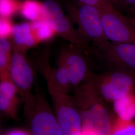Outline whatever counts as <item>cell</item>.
<instances>
[{
	"label": "cell",
	"mask_w": 135,
	"mask_h": 135,
	"mask_svg": "<svg viewBox=\"0 0 135 135\" xmlns=\"http://www.w3.org/2000/svg\"><path fill=\"white\" fill-rule=\"evenodd\" d=\"M62 1L68 16L77 25L79 33L86 43L91 42L100 50L110 43L104 32L99 9L70 0Z\"/></svg>",
	"instance_id": "1"
},
{
	"label": "cell",
	"mask_w": 135,
	"mask_h": 135,
	"mask_svg": "<svg viewBox=\"0 0 135 135\" xmlns=\"http://www.w3.org/2000/svg\"><path fill=\"white\" fill-rule=\"evenodd\" d=\"M41 19L56 34L82 49L87 45L56 0L42 2Z\"/></svg>",
	"instance_id": "2"
},
{
	"label": "cell",
	"mask_w": 135,
	"mask_h": 135,
	"mask_svg": "<svg viewBox=\"0 0 135 135\" xmlns=\"http://www.w3.org/2000/svg\"><path fill=\"white\" fill-rule=\"evenodd\" d=\"M94 85L103 98L113 103L135 93V73L114 70L100 76Z\"/></svg>",
	"instance_id": "3"
},
{
	"label": "cell",
	"mask_w": 135,
	"mask_h": 135,
	"mask_svg": "<svg viewBox=\"0 0 135 135\" xmlns=\"http://www.w3.org/2000/svg\"><path fill=\"white\" fill-rule=\"evenodd\" d=\"M100 10L104 32L110 42L135 44V23L131 19L123 15L113 6Z\"/></svg>",
	"instance_id": "4"
},
{
	"label": "cell",
	"mask_w": 135,
	"mask_h": 135,
	"mask_svg": "<svg viewBox=\"0 0 135 135\" xmlns=\"http://www.w3.org/2000/svg\"><path fill=\"white\" fill-rule=\"evenodd\" d=\"M82 49L69 48L61 54L60 66L55 73V79L63 86L76 85L86 76L88 65L86 59L81 53Z\"/></svg>",
	"instance_id": "5"
},
{
	"label": "cell",
	"mask_w": 135,
	"mask_h": 135,
	"mask_svg": "<svg viewBox=\"0 0 135 135\" xmlns=\"http://www.w3.org/2000/svg\"><path fill=\"white\" fill-rule=\"evenodd\" d=\"M99 94L93 85L91 92V101L86 109L80 114L82 129L96 131L100 135H111L112 123L106 107L100 100Z\"/></svg>",
	"instance_id": "6"
},
{
	"label": "cell",
	"mask_w": 135,
	"mask_h": 135,
	"mask_svg": "<svg viewBox=\"0 0 135 135\" xmlns=\"http://www.w3.org/2000/svg\"><path fill=\"white\" fill-rule=\"evenodd\" d=\"M100 51L114 70L135 73V44L110 42Z\"/></svg>",
	"instance_id": "7"
},
{
	"label": "cell",
	"mask_w": 135,
	"mask_h": 135,
	"mask_svg": "<svg viewBox=\"0 0 135 135\" xmlns=\"http://www.w3.org/2000/svg\"><path fill=\"white\" fill-rule=\"evenodd\" d=\"M11 81L18 89L27 91L32 86L34 75L32 69L22 53L15 48L8 68Z\"/></svg>",
	"instance_id": "8"
},
{
	"label": "cell",
	"mask_w": 135,
	"mask_h": 135,
	"mask_svg": "<svg viewBox=\"0 0 135 135\" xmlns=\"http://www.w3.org/2000/svg\"><path fill=\"white\" fill-rule=\"evenodd\" d=\"M57 119L63 135H81L82 118L81 114L74 107L68 105L59 107Z\"/></svg>",
	"instance_id": "9"
},
{
	"label": "cell",
	"mask_w": 135,
	"mask_h": 135,
	"mask_svg": "<svg viewBox=\"0 0 135 135\" xmlns=\"http://www.w3.org/2000/svg\"><path fill=\"white\" fill-rule=\"evenodd\" d=\"M32 135H64L57 119L48 112L42 111L33 117L31 123Z\"/></svg>",
	"instance_id": "10"
},
{
	"label": "cell",
	"mask_w": 135,
	"mask_h": 135,
	"mask_svg": "<svg viewBox=\"0 0 135 135\" xmlns=\"http://www.w3.org/2000/svg\"><path fill=\"white\" fill-rule=\"evenodd\" d=\"M12 36L16 49L30 48L38 43L32 33L31 23L14 25Z\"/></svg>",
	"instance_id": "11"
},
{
	"label": "cell",
	"mask_w": 135,
	"mask_h": 135,
	"mask_svg": "<svg viewBox=\"0 0 135 135\" xmlns=\"http://www.w3.org/2000/svg\"><path fill=\"white\" fill-rule=\"evenodd\" d=\"M113 109L117 118L123 121L135 119V94L131 93L113 103Z\"/></svg>",
	"instance_id": "12"
},
{
	"label": "cell",
	"mask_w": 135,
	"mask_h": 135,
	"mask_svg": "<svg viewBox=\"0 0 135 135\" xmlns=\"http://www.w3.org/2000/svg\"><path fill=\"white\" fill-rule=\"evenodd\" d=\"M17 87L10 81L3 80L0 84V109L8 111L12 106L17 92Z\"/></svg>",
	"instance_id": "13"
},
{
	"label": "cell",
	"mask_w": 135,
	"mask_h": 135,
	"mask_svg": "<svg viewBox=\"0 0 135 135\" xmlns=\"http://www.w3.org/2000/svg\"><path fill=\"white\" fill-rule=\"evenodd\" d=\"M42 3L37 0H25L21 3L19 12L22 17L32 22L41 19Z\"/></svg>",
	"instance_id": "14"
},
{
	"label": "cell",
	"mask_w": 135,
	"mask_h": 135,
	"mask_svg": "<svg viewBox=\"0 0 135 135\" xmlns=\"http://www.w3.org/2000/svg\"><path fill=\"white\" fill-rule=\"evenodd\" d=\"M33 34L37 43L51 39L55 32L42 20L31 22Z\"/></svg>",
	"instance_id": "15"
},
{
	"label": "cell",
	"mask_w": 135,
	"mask_h": 135,
	"mask_svg": "<svg viewBox=\"0 0 135 135\" xmlns=\"http://www.w3.org/2000/svg\"><path fill=\"white\" fill-rule=\"evenodd\" d=\"M111 135H135V121H123L117 118L112 123Z\"/></svg>",
	"instance_id": "16"
},
{
	"label": "cell",
	"mask_w": 135,
	"mask_h": 135,
	"mask_svg": "<svg viewBox=\"0 0 135 135\" xmlns=\"http://www.w3.org/2000/svg\"><path fill=\"white\" fill-rule=\"evenodd\" d=\"M12 45L6 38H0V68L2 71L9 68L12 57Z\"/></svg>",
	"instance_id": "17"
},
{
	"label": "cell",
	"mask_w": 135,
	"mask_h": 135,
	"mask_svg": "<svg viewBox=\"0 0 135 135\" xmlns=\"http://www.w3.org/2000/svg\"><path fill=\"white\" fill-rule=\"evenodd\" d=\"M21 3L17 0H0L1 17L10 18L19 12Z\"/></svg>",
	"instance_id": "18"
},
{
	"label": "cell",
	"mask_w": 135,
	"mask_h": 135,
	"mask_svg": "<svg viewBox=\"0 0 135 135\" xmlns=\"http://www.w3.org/2000/svg\"><path fill=\"white\" fill-rule=\"evenodd\" d=\"M13 26L10 18H0V36L1 38H7L12 34Z\"/></svg>",
	"instance_id": "19"
},
{
	"label": "cell",
	"mask_w": 135,
	"mask_h": 135,
	"mask_svg": "<svg viewBox=\"0 0 135 135\" xmlns=\"http://www.w3.org/2000/svg\"><path fill=\"white\" fill-rule=\"evenodd\" d=\"M83 4L95 6L100 10L108 8L113 5L108 0H70Z\"/></svg>",
	"instance_id": "20"
},
{
	"label": "cell",
	"mask_w": 135,
	"mask_h": 135,
	"mask_svg": "<svg viewBox=\"0 0 135 135\" xmlns=\"http://www.w3.org/2000/svg\"><path fill=\"white\" fill-rule=\"evenodd\" d=\"M124 6L126 9L130 10L134 14L135 13V0H119L116 5Z\"/></svg>",
	"instance_id": "21"
},
{
	"label": "cell",
	"mask_w": 135,
	"mask_h": 135,
	"mask_svg": "<svg viewBox=\"0 0 135 135\" xmlns=\"http://www.w3.org/2000/svg\"><path fill=\"white\" fill-rule=\"evenodd\" d=\"M81 135H100L96 131L92 129H82V134Z\"/></svg>",
	"instance_id": "22"
},
{
	"label": "cell",
	"mask_w": 135,
	"mask_h": 135,
	"mask_svg": "<svg viewBox=\"0 0 135 135\" xmlns=\"http://www.w3.org/2000/svg\"><path fill=\"white\" fill-rule=\"evenodd\" d=\"M7 135H30L27 133H26L24 131L21 130H16L12 131L10 132Z\"/></svg>",
	"instance_id": "23"
},
{
	"label": "cell",
	"mask_w": 135,
	"mask_h": 135,
	"mask_svg": "<svg viewBox=\"0 0 135 135\" xmlns=\"http://www.w3.org/2000/svg\"><path fill=\"white\" fill-rule=\"evenodd\" d=\"M108 1H109L114 6V4L116 5V3H117V2H118L119 0H108Z\"/></svg>",
	"instance_id": "24"
},
{
	"label": "cell",
	"mask_w": 135,
	"mask_h": 135,
	"mask_svg": "<svg viewBox=\"0 0 135 135\" xmlns=\"http://www.w3.org/2000/svg\"><path fill=\"white\" fill-rule=\"evenodd\" d=\"M131 19L135 23V13H134V16L132 18H131Z\"/></svg>",
	"instance_id": "25"
}]
</instances>
